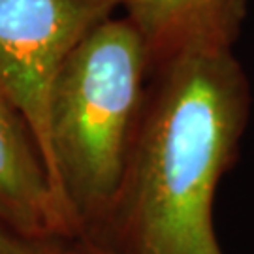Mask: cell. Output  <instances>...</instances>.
<instances>
[{
  "label": "cell",
  "mask_w": 254,
  "mask_h": 254,
  "mask_svg": "<svg viewBox=\"0 0 254 254\" xmlns=\"http://www.w3.org/2000/svg\"><path fill=\"white\" fill-rule=\"evenodd\" d=\"M247 0L198 19L151 51L117 201L91 239L115 254H224L213 205L251 111L234 44Z\"/></svg>",
  "instance_id": "6da1fadb"
},
{
  "label": "cell",
  "mask_w": 254,
  "mask_h": 254,
  "mask_svg": "<svg viewBox=\"0 0 254 254\" xmlns=\"http://www.w3.org/2000/svg\"><path fill=\"white\" fill-rule=\"evenodd\" d=\"M149 70V44L123 13L92 28L55 77L49 172L81 239L100 234L117 201Z\"/></svg>",
  "instance_id": "7a4b0ae2"
},
{
  "label": "cell",
  "mask_w": 254,
  "mask_h": 254,
  "mask_svg": "<svg viewBox=\"0 0 254 254\" xmlns=\"http://www.w3.org/2000/svg\"><path fill=\"white\" fill-rule=\"evenodd\" d=\"M125 4L127 0H0V85L32 128L47 172L55 77L73 47L123 11Z\"/></svg>",
  "instance_id": "3957f363"
},
{
  "label": "cell",
  "mask_w": 254,
  "mask_h": 254,
  "mask_svg": "<svg viewBox=\"0 0 254 254\" xmlns=\"http://www.w3.org/2000/svg\"><path fill=\"white\" fill-rule=\"evenodd\" d=\"M0 218L30 236L79 237L72 218L55 192L32 128L2 85Z\"/></svg>",
  "instance_id": "277c9868"
},
{
  "label": "cell",
  "mask_w": 254,
  "mask_h": 254,
  "mask_svg": "<svg viewBox=\"0 0 254 254\" xmlns=\"http://www.w3.org/2000/svg\"><path fill=\"white\" fill-rule=\"evenodd\" d=\"M230 0H127L123 13L145 36L154 51L190 23L205 17Z\"/></svg>",
  "instance_id": "5b68a950"
},
{
  "label": "cell",
  "mask_w": 254,
  "mask_h": 254,
  "mask_svg": "<svg viewBox=\"0 0 254 254\" xmlns=\"http://www.w3.org/2000/svg\"><path fill=\"white\" fill-rule=\"evenodd\" d=\"M0 254H83V239L30 236L0 218Z\"/></svg>",
  "instance_id": "8992f818"
},
{
  "label": "cell",
  "mask_w": 254,
  "mask_h": 254,
  "mask_svg": "<svg viewBox=\"0 0 254 254\" xmlns=\"http://www.w3.org/2000/svg\"><path fill=\"white\" fill-rule=\"evenodd\" d=\"M83 254H115L104 245L91 241V239H83Z\"/></svg>",
  "instance_id": "52a82bcc"
}]
</instances>
